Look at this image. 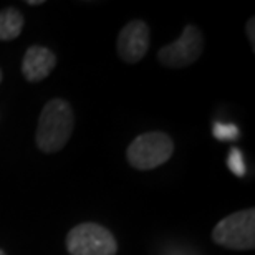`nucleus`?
Here are the masks:
<instances>
[{
    "label": "nucleus",
    "instance_id": "obj_1",
    "mask_svg": "<svg viewBox=\"0 0 255 255\" xmlns=\"http://www.w3.org/2000/svg\"><path fill=\"white\" fill-rule=\"evenodd\" d=\"M75 128V113L66 100L53 98L40 113L35 142L42 152H58L68 142Z\"/></svg>",
    "mask_w": 255,
    "mask_h": 255
},
{
    "label": "nucleus",
    "instance_id": "obj_2",
    "mask_svg": "<svg viewBox=\"0 0 255 255\" xmlns=\"http://www.w3.org/2000/svg\"><path fill=\"white\" fill-rule=\"evenodd\" d=\"M174 142L162 131L142 132L134 137L126 149V159L137 171H151L171 159Z\"/></svg>",
    "mask_w": 255,
    "mask_h": 255
},
{
    "label": "nucleus",
    "instance_id": "obj_3",
    "mask_svg": "<svg viewBox=\"0 0 255 255\" xmlns=\"http://www.w3.org/2000/svg\"><path fill=\"white\" fill-rule=\"evenodd\" d=\"M212 241L231 251L255 247V209H244L221 219L212 231Z\"/></svg>",
    "mask_w": 255,
    "mask_h": 255
},
{
    "label": "nucleus",
    "instance_id": "obj_4",
    "mask_svg": "<svg viewBox=\"0 0 255 255\" xmlns=\"http://www.w3.org/2000/svg\"><path fill=\"white\" fill-rule=\"evenodd\" d=\"M66 251L70 255H116L118 242L106 227L96 222H83L68 232Z\"/></svg>",
    "mask_w": 255,
    "mask_h": 255
},
{
    "label": "nucleus",
    "instance_id": "obj_5",
    "mask_svg": "<svg viewBox=\"0 0 255 255\" xmlns=\"http://www.w3.org/2000/svg\"><path fill=\"white\" fill-rule=\"evenodd\" d=\"M202 32L196 25L189 23L182 28V33L176 42L164 45L157 52V60L167 68H184V66L196 63V60H199V57L202 55Z\"/></svg>",
    "mask_w": 255,
    "mask_h": 255
},
{
    "label": "nucleus",
    "instance_id": "obj_6",
    "mask_svg": "<svg viewBox=\"0 0 255 255\" xmlns=\"http://www.w3.org/2000/svg\"><path fill=\"white\" fill-rule=\"evenodd\" d=\"M151 32L146 22L142 20H129L116 40V52L125 63L134 65L146 57L149 50Z\"/></svg>",
    "mask_w": 255,
    "mask_h": 255
},
{
    "label": "nucleus",
    "instance_id": "obj_7",
    "mask_svg": "<svg viewBox=\"0 0 255 255\" xmlns=\"http://www.w3.org/2000/svg\"><path fill=\"white\" fill-rule=\"evenodd\" d=\"M57 66V55L47 47L32 45L23 55L22 60V73L28 83H38L43 81Z\"/></svg>",
    "mask_w": 255,
    "mask_h": 255
},
{
    "label": "nucleus",
    "instance_id": "obj_8",
    "mask_svg": "<svg viewBox=\"0 0 255 255\" xmlns=\"http://www.w3.org/2000/svg\"><path fill=\"white\" fill-rule=\"evenodd\" d=\"M23 23V15L17 7L0 10V42H10V40L20 37Z\"/></svg>",
    "mask_w": 255,
    "mask_h": 255
},
{
    "label": "nucleus",
    "instance_id": "obj_9",
    "mask_svg": "<svg viewBox=\"0 0 255 255\" xmlns=\"http://www.w3.org/2000/svg\"><path fill=\"white\" fill-rule=\"evenodd\" d=\"M227 164H229V169H231L236 176L242 177L244 174H246V162H244L242 152L239 149H236V147H232V149H231Z\"/></svg>",
    "mask_w": 255,
    "mask_h": 255
},
{
    "label": "nucleus",
    "instance_id": "obj_10",
    "mask_svg": "<svg viewBox=\"0 0 255 255\" xmlns=\"http://www.w3.org/2000/svg\"><path fill=\"white\" fill-rule=\"evenodd\" d=\"M214 136L221 141H232L239 136V129L234 125H216L214 126Z\"/></svg>",
    "mask_w": 255,
    "mask_h": 255
},
{
    "label": "nucleus",
    "instance_id": "obj_11",
    "mask_svg": "<svg viewBox=\"0 0 255 255\" xmlns=\"http://www.w3.org/2000/svg\"><path fill=\"white\" fill-rule=\"evenodd\" d=\"M255 18H249L247 22V27H246V32H247V38L251 40V45H252V50H255Z\"/></svg>",
    "mask_w": 255,
    "mask_h": 255
},
{
    "label": "nucleus",
    "instance_id": "obj_12",
    "mask_svg": "<svg viewBox=\"0 0 255 255\" xmlns=\"http://www.w3.org/2000/svg\"><path fill=\"white\" fill-rule=\"evenodd\" d=\"M27 3H28V5H42V3H43V0H28Z\"/></svg>",
    "mask_w": 255,
    "mask_h": 255
},
{
    "label": "nucleus",
    "instance_id": "obj_13",
    "mask_svg": "<svg viewBox=\"0 0 255 255\" xmlns=\"http://www.w3.org/2000/svg\"><path fill=\"white\" fill-rule=\"evenodd\" d=\"M0 255H7V254H5V252L2 251V249H0Z\"/></svg>",
    "mask_w": 255,
    "mask_h": 255
},
{
    "label": "nucleus",
    "instance_id": "obj_14",
    "mask_svg": "<svg viewBox=\"0 0 255 255\" xmlns=\"http://www.w3.org/2000/svg\"><path fill=\"white\" fill-rule=\"evenodd\" d=\"M0 83H2V70H0Z\"/></svg>",
    "mask_w": 255,
    "mask_h": 255
}]
</instances>
